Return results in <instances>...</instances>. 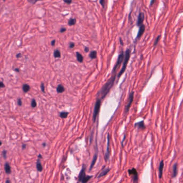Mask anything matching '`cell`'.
I'll return each mask as SVG.
<instances>
[{
	"label": "cell",
	"instance_id": "ba28073f",
	"mask_svg": "<svg viewBox=\"0 0 183 183\" xmlns=\"http://www.w3.org/2000/svg\"><path fill=\"white\" fill-rule=\"evenodd\" d=\"M144 19V13L143 12L140 13L138 16V19H137V25L140 26L141 24H142V23H143Z\"/></svg>",
	"mask_w": 183,
	"mask_h": 183
},
{
	"label": "cell",
	"instance_id": "44dd1931",
	"mask_svg": "<svg viewBox=\"0 0 183 183\" xmlns=\"http://www.w3.org/2000/svg\"><path fill=\"white\" fill-rule=\"evenodd\" d=\"M90 57L91 59H94L97 57V52L96 50H92L89 54Z\"/></svg>",
	"mask_w": 183,
	"mask_h": 183
},
{
	"label": "cell",
	"instance_id": "8992f818",
	"mask_svg": "<svg viewBox=\"0 0 183 183\" xmlns=\"http://www.w3.org/2000/svg\"><path fill=\"white\" fill-rule=\"evenodd\" d=\"M128 174L132 176V179L134 182H137L138 181V174L136 170V169L132 168V169H129L128 171Z\"/></svg>",
	"mask_w": 183,
	"mask_h": 183
},
{
	"label": "cell",
	"instance_id": "cb8c5ba5",
	"mask_svg": "<svg viewBox=\"0 0 183 183\" xmlns=\"http://www.w3.org/2000/svg\"><path fill=\"white\" fill-rule=\"evenodd\" d=\"M37 170H38V171L39 172H42L43 170V168L42 167V165L41 163H40L39 161H38L37 163Z\"/></svg>",
	"mask_w": 183,
	"mask_h": 183
},
{
	"label": "cell",
	"instance_id": "7402d4cb",
	"mask_svg": "<svg viewBox=\"0 0 183 183\" xmlns=\"http://www.w3.org/2000/svg\"><path fill=\"white\" fill-rule=\"evenodd\" d=\"M54 56L55 58H60L61 57V53L59 49H55L54 52Z\"/></svg>",
	"mask_w": 183,
	"mask_h": 183
},
{
	"label": "cell",
	"instance_id": "52a82bcc",
	"mask_svg": "<svg viewBox=\"0 0 183 183\" xmlns=\"http://www.w3.org/2000/svg\"><path fill=\"white\" fill-rule=\"evenodd\" d=\"M144 31H145V26L143 24H141L140 26V29H139V30H138V32L137 33V36L136 39H137L140 38L141 36L143 35V34L144 33Z\"/></svg>",
	"mask_w": 183,
	"mask_h": 183
},
{
	"label": "cell",
	"instance_id": "5bb4252c",
	"mask_svg": "<svg viewBox=\"0 0 183 183\" xmlns=\"http://www.w3.org/2000/svg\"><path fill=\"white\" fill-rule=\"evenodd\" d=\"M97 157H98L97 153H96L95 155H94V157H93V160H92V162H91V164L90 167V169H89V170L90 171L92 170V169L93 168V166L94 165V164H95L96 162L97 159Z\"/></svg>",
	"mask_w": 183,
	"mask_h": 183
},
{
	"label": "cell",
	"instance_id": "7bdbcfd3",
	"mask_svg": "<svg viewBox=\"0 0 183 183\" xmlns=\"http://www.w3.org/2000/svg\"><path fill=\"white\" fill-rule=\"evenodd\" d=\"M125 138H126V136H125V135L124 137V138H123V141H122V145H123V147L124 146V145H123V143H124V141H125Z\"/></svg>",
	"mask_w": 183,
	"mask_h": 183
},
{
	"label": "cell",
	"instance_id": "7a4b0ae2",
	"mask_svg": "<svg viewBox=\"0 0 183 183\" xmlns=\"http://www.w3.org/2000/svg\"><path fill=\"white\" fill-rule=\"evenodd\" d=\"M130 56H131V50L130 49H128L126 50V52H125L123 67H122L121 69L120 70L119 73L118 74V78H119L122 75H123V74L124 73V72H125V70H126L127 64L128 63V61H129V60L130 58Z\"/></svg>",
	"mask_w": 183,
	"mask_h": 183
},
{
	"label": "cell",
	"instance_id": "1f68e13d",
	"mask_svg": "<svg viewBox=\"0 0 183 183\" xmlns=\"http://www.w3.org/2000/svg\"><path fill=\"white\" fill-rule=\"evenodd\" d=\"M66 29L65 28H63V27H62V28H61L60 30V32L61 33H63V32H66Z\"/></svg>",
	"mask_w": 183,
	"mask_h": 183
},
{
	"label": "cell",
	"instance_id": "f6af8a7d",
	"mask_svg": "<svg viewBox=\"0 0 183 183\" xmlns=\"http://www.w3.org/2000/svg\"><path fill=\"white\" fill-rule=\"evenodd\" d=\"M120 42H121V45H123V43L122 42V40H121V39H120Z\"/></svg>",
	"mask_w": 183,
	"mask_h": 183
},
{
	"label": "cell",
	"instance_id": "e0dca14e",
	"mask_svg": "<svg viewBox=\"0 0 183 183\" xmlns=\"http://www.w3.org/2000/svg\"><path fill=\"white\" fill-rule=\"evenodd\" d=\"M56 90L58 93H62L65 91V88L61 84H59L56 88Z\"/></svg>",
	"mask_w": 183,
	"mask_h": 183
},
{
	"label": "cell",
	"instance_id": "681fc988",
	"mask_svg": "<svg viewBox=\"0 0 183 183\" xmlns=\"http://www.w3.org/2000/svg\"><path fill=\"white\" fill-rule=\"evenodd\" d=\"M3 1H6V0H3Z\"/></svg>",
	"mask_w": 183,
	"mask_h": 183
},
{
	"label": "cell",
	"instance_id": "d4e9b609",
	"mask_svg": "<svg viewBox=\"0 0 183 183\" xmlns=\"http://www.w3.org/2000/svg\"><path fill=\"white\" fill-rule=\"evenodd\" d=\"M68 115V113L66 112H62L60 113V117L63 118V119H65L67 117Z\"/></svg>",
	"mask_w": 183,
	"mask_h": 183
},
{
	"label": "cell",
	"instance_id": "3957f363",
	"mask_svg": "<svg viewBox=\"0 0 183 183\" xmlns=\"http://www.w3.org/2000/svg\"><path fill=\"white\" fill-rule=\"evenodd\" d=\"M124 57H125V55H124V52L123 51V52H121V53L118 56V60H117V63H116V65H115V66L113 68V70H112L113 73H114V72H116L117 69H118V68L119 67V66H120L121 63L123 62V60H124Z\"/></svg>",
	"mask_w": 183,
	"mask_h": 183
},
{
	"label": "cell",
	"instance_id": "f1b7e54d",
	"mask_svg": "<svg viewBox=\"0 0 183 183\" xmlns=\"http://www.w3.org/2000/svg\"><path fill=\"white\" fill-rule=\"evenodd\" d=\"M100 4L103 6V8H104L105 4V0H100L99 1Z\"/></svg>",
	"mask_w": 183,
	"mask_h": 183
},
{
	"label": "cell",
	"instance_id": "6da1fadb",
	"mask_svg": "<svg viewBox=\"0 0 183 183\" xmlns=\"http://www.w3.org/2000/svg\"><path fill=\"white\" fill-rule=\"evenodd\" d=\"M116 75H114V76H112L110 79L108 80L107 82L104 84V86L101 88L100 91L98 92V94H101V98H105L107 93L109 92L110 89H111V88L113 87L114 81L116 80Z\"/></svg>",
	"mask_w": 183,
	"mask_h": 183
},
{
	"label": "cell",
	"instance_id": "d590c367",
	"mask_svg": "<svg viewBox=\"0 0 183 183\" xmlns=\"http://www.w3.org/2000/svg\"><path fill=\"white\" fill-rule=\"evenodd\" d=\"M55 40H52V41L51 42V45L52 46H54V45H55Z\"/></svg>",
	"mask_w": 183,
	"mask_h": 183
},
{
	"label": "cell",
	"instance_id": "836d02e7",
	"mask_svg": "<svg viewBox=\"0 0 183 183\" xmlns=\"http://www.w3.org/2000/svg\"><path fill=\"white\" fill-rule=\"evenodd\" d=\"M41 89H42V91H43V92H45V87H44V84L43 83H42L41 84Z\"/></svg>",
	"mask_w": 183,
	"mask_h": 183
},
{
	"label": "cell",
	"instance_id": "b9f144b4",
	"mask_svg": "<svg viewBox=\"0 0 183 183\" xmlns=\"http://www.w3.org/2000/svg\"><path fill=\"white\" fill-rule=\"evenodd\" d=\"M26 144H23L22 145V148H23V149H24L26 148Z\"/></svg>",
	"mask_w": 183,
	"mask_h": 183
},
{
	"label": "cell",
	"instance_id": "603a6c76",
	"mask_svg": "<svg viewBox=\"0 0 183 183\" xmlns=\"http://www.w3.org/2000/svg\"><path fill=\"white\" fill-rule=\"evenodd\" d=\"M92 177V176H86V175L84 176V177H83L82 178V183H87L88 182V181H89L90 178Z\"/></svg>",
	"mask_w": 183,
	"mask_h": 183
},
{
	"label": "cell",
	"instance_id": "ab89813d",
	"mask_svg": "<svg viewBox=\"0 0 183 183\" xmlns=\"http://www.w3.org/2000/svg\"><path fill=\"white\" fill-rule=\"evenodd\" d=\"M0 87H1V88H3V87H5L4 84H3V83L2 82H1V83H0Z\"/></svg>",
	"mask_w": 183,
	"mask_h": 183
},
{
	"label": "cell",
	"instance_id": "ac0fdd59",
	"mask_svg": "<svg viewBox=\"0 0 183 183\" xmlns=\"http://www.w3.org/2000/svg\"><path fill=\"white\" fill-rule=\"evenodd\" d=\"M76 19L75 18H70L68 21V24L69 26H72L75 25L76 24Z\"/></svg>",
	"mask_w": 183,
	"mask_h": 183
},
{
	"label": "cell",
	"instance_id": "ffe728a7",
	"mask_svg": "<svg viewBox=\"0 0 183 183\" xmlns=\"http://www.w3.org/2000/svg\"><path fill=\"white\" fill-rule=\"evenodd\" d=\"M22 89H23V90L24 92L26 93V92H28V91L30 90V87L29 86V85H28V84H25L23 86Z\"/></svg>",
	"mask_w": 183,
	"mask_h": 183
},
{
	"label": "cell",
	"instance_id": "9a60e30c",
	"mask_svg": "<svg viewBox=\"0 0 183 183\" xmlns=\"http://www.w3.org/2000/svg\"><path fill=\"white\" fill-rule=\"evenodd\" d=\"M4 169L6 174H10L11 173V168L8 163H6L4 165Z\"/></svg>",
	"mask_w": 183,
	"mask_h": 183
},
{
	"label": "cell",
	"instance_id": "e575fe53",
	"mask_svg": "<svg viewBox=\"0 0 183 183\" xmlns=\"http://www.w3.org/2000/svg\"><path fill=\"white\" fill-rule=\"evenodd\" d=\"M3 157L4 158H6V151L5 150H3Z\"/></svg>",
	"mask_w": 183,
	"mask_h": 183
},
{
	"label": "cell",
	"instance_id": "7dc6e473",
	"mask_svg": "<svg viewBox=\"0 0 183 183\" xmlns=\"http://www.w3.org/2000/svg\"><path fill=\"white\" fill-rule=\"evenodd\" d=\"M38 156H39V158H42V156L40 155H39Z\"/></svg>",
	"mask_w": 183,
	"mask_h": 183
},
{
	"label": "cell",
	"instance_id": "277c9868",
	"mask_svg": "<svg viewBox=\"0 0 183 183\" xmlns=\"http://www.w3.org/2000/svg\"><path fill=\"white\" fill-rule=\"evenodd\" d=\"M100 105H101V101H100V99H97V101H96V102L95 105H94V112H93V120L94 123L95 122L96 117H97L98 113H99Z\"/></svg>",
	"mask_w": 183,
	"mask_h": 183
},
{
	"label": "cell",
	"instance_id": "4dcf8cb0",
	"mask_svg": "<svg viewBox=\"0 0 183 183\" xmlns=\"http://www.w3.org/2000/svg\"><path fill=\"white\" fill-rule=\"evenodd\" d=\"M64 2H65L67 4H71L72 3V0H63Z\"/></svg>",
	"mask_w": 183,
	"mask_h": 183
},
{
	"label": "cell",
	"instance_id": "f35d334b",
	"mask_svg": "<svg viewBox=\"0 0 183 183\" xmlns=\"http://www.w3.org/2000/svg\"><path fill=\"white\" fill-rule=\"evenodd\" d=\"M16 57H17V58H19V57H22V54L21 53H18L16 55Z\"/></svg>",
	"mask_w": 183,
	"mask_h": 183
},
{
	"label": "cell",
	"instance_id": "ee69618b",
	"mask_svg": "<svg viewBox=\"0 0 183 183\" xmlns=\"http://www.w3.org/2000/svg\"><path fill=\"white\" fill-rule=\"evenodd\" d=\"M15 72H19V70L18 68H15Z\"/></svg>",
	"mask_w": 183,
	"mask_h": 183
},
{
	"label": "cell",
	"instance_id": "60d3db41",
	"mask_svg": "<svg viewBox=\"0 0 183 183\" xmlns=\"http://www.w3.org/2000/svg\"><path fill=\"white\" fill-rule=\"evenodd\" d=\"M93 131L92 132V133H91V139H90V142H91V141H92V137H93Z\"/></svg>",
	"mask_w": 183,
	"mask_h": 183
},
{
	"label": "cell",
	"instance_id": "4fadbf2b",
	"mask_svg": "<svg viewBox=\"0 0 183 183\" xmlns=\"http://www.w3.org/2000/svg\"><path fill=\"white\" fill-rule=\"evenodd\" d=\"M173 173H172V177H176L178 174V164L176 163L173 167Z\"/></svg>",
	"mask_w": 183,
	"mask_h": 183
},
{
	"label": "cell",
	"instance_id": "2e32d148",
	"mask_svg": "<svg viewBox=\"0 0 183 183\" xmlns=\"http://www.w3.org/2000/svg\"><path fill=\"white\" fill-rule=\"evenodd\" d=\"M76 58H77L78 61L81 63L83 61V56L82 54L80 53L79 52H76Z\"/></svg>",
	"mask_w": 183,
	"mask_h": 183
},
{
	"label": "cell",
	"instance_id": "9c48e42d",
	"mask_svg": "<svg viewBox=\"0 0 183 183\" xmlns=\"http://www.w3.org/2000/svg\"><path fill=\"white\" fill-rule=\"evenodd\" d=\"M164 161H161L160 163V165H159V168H158V172H159V178L160 179L162 177V175H163V168H164Z\"/></svg>",
	"mask_w": 183,
	"mask_h": 183
},
{
	"label": "cell",
	"instance_id": "5b68a950",
	"mask_svg": "<svg viewBox=\"0 0 183 183\" xmlns=\"http://www.w3.org/2000/svg\"><path fill=\"white\" fill-rule=\"evenodd\" d=\"M134 92L133 91L130 93V96H129V98H128V102L127 103V104L126 105V106H125V113L126 114L127 113H128V112L129 111L130 108L131 107L132 104L133 103V99H134Z\"/></svg>",
	"mask_w": 183,
	"mask_h": 183
},
{
	"label": "cell",
	"instance_id": "bcb514c9",
	"mask_svg": "<svg viewBox=\"0 0 183 183\" xmlns=\"http://www.w3.org/2000/svg\"><path fill=\"white\" fill-rule=\"evenodd\" d=\"M5 182H6V183H10V181H9V180H7V181H6Z\"/></svg>",
	"mask_w": 183,
	"mask_h": 183
},
{
	"label": "cell",
	"instance_id": "8d00e7d4",
	"mask_svg": "<svg viewBox=\"0 0 183 183\" xmlns=\"http://www.w3.org/2000/svg\"><path fill=\"white\" fill-rule=\"evenodd\" d=\"M155 1H156V0H151L150 3V5L151 6L152 5H153L154 3L155 2Z\"/></svg>",
	"mask_w": 183,
	"mask_h": 183
},
{
	"label": "cell",
	"instance_id": "83f0119b",
	"mask_svg": "<svg viewBox=\"0 0 183 183\" xmlns=\"http://www.w3.org/2000/svg\"><path fill=\"white\" fill-rule=\"evenodd\" d=\"M31 106L33 107V108H35L37 106V103H36V101L35 99H33L31 101Z\"/></svg>",
	"mask_w": 183,
	"mask_h": 183
},
{
	"label": "cell",
	"instance_id": "d6986e66",
	"mask_svg": "<svg viewBox=\"0 0 183 183\" xmlns=\"http://www.w3.org/2000/svg\"><path fill=\"white\" fill-rule=\"evenodd\" d=\"M110 169H106V170H105L101 172L100 173V174L99 175V176H98V178H100V177H103V176H105L106 175H107V173L110 171Z\"/></svg>",
	"mask_w": 183,
	"mask_h": 183
},
{
	"label": "cell",
	"instance_id": "d6a6232c",
	"mask_svg": "<svg viewBox=\"0 0 183 183\" xmlns=\"http://www.w3.org/2000/svg\"><path fill=\"white\" fill-rule=\"evenodd\" d=\"M17 103H18V105L19 106H22V101L21 99H20V98H19V99L17 100Z\"/></svg>",
	"mask_w": 183,
	"mask_h": 183
},
{
	"label": "cell",
	"instance_id": "8fae6325",
	"mask_svg": "<svg viewBox=\"0 0 183 183\" xmlns=\"http://www.w3.org/2000/svg\"><path fill=\"white\" fill-rule=\"evenodd\" d=\"M86 169V167H85V165H83V168L82 169V170H81V171L80 173L79 176V182H82L83 177H84V176L86 175V172H85Z\"/></svg>",
	"mask_w": 183,
	"mask_h": 183
},
{
	"label": "cell",
	"instance_id": "f546056e",
	"mask_svg": "<svg viewBox=\"0 0 183 183\" xmlns=\"http://www.w3.org/2000/svg\"><path fill=\"white\" fill-rule=\"evenodd\" d=\"M69 47L70 48H74V47H75V44H74V43L73 42H70L69 43Z\"/></svg>",
	"mask_w": 183,
	"mask_h": 183
},
{
	"label": "cell",
	"instance_id": "4316f807",
	"mask_svg": "<svg viewBox=\"0 0 183 183\" xmlns=\"http://www.w3.org/2000/svg\"><path fill=\"white\" fill-rule=\"evenodd\" d=\"M27 1H28V2L30 3V4H35L37 2L40 1H43V0H27Z\"/></svg>",
	"mask_w": 183,
	"mask_h": 183
},
{
	"label": "cell",
	"instance_id": "74e56055",
	"mask_svg": "<svg viewBox=\"0 0 183 183\" xmlns=\"http://www.w3.org/2000/svg\"><path fill=\"white\" fill-rule=\"evenodd\" d=\"M84 51H85L86 53H87V52H89V48H88V47H85V49H84Z\"/></svg>",
	"mask_w": 183,
	"mask_h": 183
},
{
	"label": "cell",
	"instance_id": "30bf717a",
	"mask_svg": "<svg viewBox=\"0 0 183 183\" xmlns=\"http://www.w3.org/2000/svg\"><path fill=\"white\" fill-rule=\"evenodd\" d=\"M109 147H110V135L109 134L107 135V151L105 154V160L107 161L110 156V150H109Z\"/></svg>",
	"mask_w": 183,
	"mask_h": 183
},
{
	"label": "cell",
	"instance_id": "7c38bea8",
	"mask_svg": "<svg viewBox=\"0 0 183 183\" xmlns=\"http://www.w3.org/2000/svg\"><path fill=\"white\" fill-rule=\"evenodd\" d=\"M134 126H135V127L140 128V129H142V130H144L145 128V125H144L143 121L138 122V123L135 124Z\"/></svg>",
	"mask_w": 183,
	"mask_h": 183
},
{
	"label": "cell",
	"instance_id": "484cf974",
	"mask_svg": "<svg viewBox=\"0 0 183 183\" xmlns=\"http://www.w3.org/2000/svg\"><path fill=\"white\" fill-rule=\"evenodd\" d=\"M161 37V35H159V36H157V37L156 38V39L155 41L154 42V46H156L157 45V44L158 43L159 41H160Z\"/></svg>",
	"mask_w": 183,
	"mask_h": 183
},
{
	"label": "cell",
	"instance_id": "c3c4849f",
	"mask_svg": "<svg viewBox=\"0 0 183 183\" xmlns=\"http://www.w3.org/2000/svg\"><path fill=\"white\" fill-rule=\"evenodd\" d=\"M44 144V146H45V145H45V144H46V143H44V144Z\"/></svg>",
	"mask_w": 183,
	"mask_h": 183
}]
</instances>
